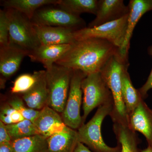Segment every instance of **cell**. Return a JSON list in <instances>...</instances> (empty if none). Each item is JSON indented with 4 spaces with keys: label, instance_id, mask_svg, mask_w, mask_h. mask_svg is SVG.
<instances>
[{
    "label": "cell",
    "instance_id": "ffe728a7",
    "mask_svg": "<svg viewBox=\"0 0 152 152\" xmlns=\"http://www.w3.org/2000/svg\"><path fill=\"white\" fill-rule=\"evenodd\" d=\"M33 123L39 134L46 137L49 131L64 122L61 114L47 106L39 111Z\"/></svg>",
    "mask_w": 152,
    "mask_h": 152
},
{
    "label": "cell",
    "instance_id": "836d02e7",
    "mask_svg": "<svg viewBox=\"0 0 152 152\" xmlns=\"http://www.w3.org/2000/svg\"><path fill=\"white\" fill-rule=\"evenodd\" d=\"M141 152H152V146H148L145 149L142 150Z\"/></svg>",
    "mask_w": 152,
    "mask_h": 152
},
{
    "label": "cell",
    "instance_id": "603a6c76",
    "mask_svg": "<svg viewBox=\"0 0 152 152\" xmlns=\"http://www.w3.org/2000/svg\"><path fill=\"white\" fill-rule=\"evenodd\" d=\"M98 4V0H60L57 5L69 13L80 16L83 13L96 15Z\"/></svg>",
    "mask_w": 152,
    "mask_h": 152
},
{
    "label": "cell",
    "instance_id": "4316f807",
    "mask_svg": "<svg viewBox=\"0 0 152 152\" xmlns=\"http://www.w3.org/2000/svg\"><path fill=\"white\" fill-rule=\"evenodd\" d=\"M9 23L5 10H0V47L9 43Z\"/></svg>",
    "mask_w": 152,
    "mask_h": 152
},
{
    "label": "cell",
    "instance_id": "7c38bea8",
    "mask_svg": "<svg viewBox=\"0 0 152 152\" xmlns=\"http://www.w3.org/2000/svg\"><path fill=\"white\" fill-rule=\"evenodd\" d=\"M127 28L122 46L119 49L120 54L128 58L130 41L133 31L140 19L146 13L152 10V0H131L129 4Z\"/></svg>",
    "mask_w": 152,
    "mask_h": 152
},
{
    "label": "cell",
    "instance_id": "4fadbf2b",
    "mask_svg": "<svg viewBox=\"0 0 152 152\" xmlns=\"http://www.w3.org/2000/svg\"><path fill=\"white\" fill-rule=\"evenodd\" d=\"M36 72L37 80L34 84L27 92L21 95V96L28 107L40 110L48 106L49 91L45 70Z\"/></svg>",
    "mask_w": 152,
    "mask_h": 152
},
{
    "label": "cell",
    "instance_id": "e0dca14e",
    "mask_svg": "<svg viewBox=\"0 0 152 152\" xmlns=\"http://www.w3.org/2000/svg\"><path fill=\"white\" fill-rule=\"evenodd\" d=\"M47 138L48 152H74L80 142L77 131L67 126L61 132Z\"/></svg>",
    "mask_w": 152,
    "mask_h": 152
},
{
    "label": "cell",
    "instance_id": "f1b7e54d",
    "mask_svg": "<svg viewBox=\"0 0 152 152\" xmlns=\"http://www.w3.org/2000/svg\"><path fill=\"white\" fill-rule=\"evenodd\" d=\"M147 50H148V54L152 58V45L150 46L148 48ZM151 89H152V68L146 81L138 89L142 98L144 100L148 97V92Z\"/></svg>",
    "mask_w": 152,
    "mask_h": 152
},
{
    "label": "cell",
    "instance_id": "52a82bcc",
    "mask_svg": "<svg viewBox=\"0 0 152 152\" xmlns=\"http://www.w3.org/2000/svg\"><path fill=\"white\" fill-rule=\"evenodd\" d=\"M31 21L34 25L61 27L77 31L86 27L84 20L61 9L57 5L46 6L36 11Z\"/></svg>",
    "mask_w": 152,
    "mask_h": 152
},
{
    "label": "cell",
    "instance_id": "2e32d148",
    "mask_svg": "<svg viewBox=\"0 0 152 152\" xmlns=\"http://www.w3.org/2000/svg\"><path fill=\"white\" fill-rule=\"evenodd\" d=\"M71 45H41L28 56L32 61L41 63L45 70L48 69L67 51Z\"/></svg>",
    "mask_w": 152,
    "mask_h": 152
},
{
    "label": "cell",
    "instance_id": "5bb4252c",
    "mask_svg": "<svg viewBox=\"0 0 152 152\" xmlns=\"http://www.w3.org/2000/svg\"><path fill=\"white\" fill-rule=\"evenodd\" d=\"M128 124L132 130L143 135L148 145L152 146V110L144 100L128 115Z\"/></svg>",
    "mask_w": 152,
    "mask_h": 152
},
{
    "label": "cell",
    "instance_id": "1f68e13d",
    "mask_svg": "<svg viewBox=\"0 0 152 152\" xmlns=\"http://www.w3.org/2000/svg\"><path fill=\"white\" fill-rule=\"evenodd\" d=\"M0 152H14L12 142L0 144Z\"/></svg>",
    "mask_w": 152,
    "mask_h": 152
},
{
    "label": "cell",
    "instance_id": "5b68a950",
    "mask_svg": "<svg viewBox=\"0 0 152 152\" xmlns=\"http://www.w3.org/2000/svg\"><path fill=\"white\" fill-rule=\"evenodd\" d=\"M45 71L49 91L48 106L61 115L67 100L73 70L54 64Z\"/></svg>",
    "mask_w": 152,
    "mask_h": 152
},
{
    "label": "cell",
    "instance_id": "7a4b0ae2",
    "mask_svg": "<svg viewBox=\"0 0 152 152\" xmlns=\"http://www.w3.org/2000/svg\"><path fill=\"white\" fill-rule=\"evenodd\" d=\"M129 65L128 58L123 57L119 51L109 60L100 72L113 99V108L110 116L113 123L126 126H128V114L122 93V76Z\"/></svg>",
    "mask_w": 152,
    "mask_h": 152
},
{
    "label": "cell",
    "instance_id": "83f0119b",
    "mask_svg": "<svg viewBox=\"0 0 152 152\" xmlns=\"http://www.w3.org/2000/svg\"><path fill=\"white\" fill-rule=\"evenodd\" d=\"M14 110L7 102L2 104L0 110V121L6 125L12 124L11 116Z\"/></svg>",
    "mask_w": 152,
    "mask_h": 152
},
{
    "label": "cell",
    "instance_id": "cb8c5ba5",
    "mask_svg": "<svg viewBox=\"0 0 152 152\" xmlns=\"http://www.w3.org/2000/svg\"><path fill=\"white\" fill-rule=\"evenodd\" d=\"M6 127L12 141L39 134L34 123L27 119L17 124L6 125Z\"/></svg>",
    "mask_w": 152,
    "mask_h": 152
},
{
    "label": "cell",
    "instance_id": "9a60e30c",
    "mask_svg": "<svg viewBox=\"0 0 152 152\" xmlns=\"http://www.w3.org/2000/svg\"><path fill=\"white\" fill-rule=\"evenodd\" d=\"M34 26L41 45H71L76 41L74 36L76 31L72 29L61 27L34 25Z\"/></svg>",
    "mask_w": 152,
    "mask_h": 152
},
{
    "label": "cell",
    "instance_id": "277c9868",
    "mask_svg": "<svg viewBox=\"0 0 152 152\" xmlns=\"http://www.w3.org/2000/svg\"><path fill=\"white\" fill-rule=\"evenodd\" d=\"M9 23V43L16 45L29 52L41 43L31 20L19 11L4 9Z\"/></svg>",
    "mask_w": 152,
    "mask_h": 152
},
{
    "label": "cell",
    "instance_id": "ac0fdd59",
    "mask_svg": "<svg viewBox=\"0 0 152 152\" xmlns=\"http://www.w3.org/2000/svg\"><path fill=\"white\" fill-rule=\"evenodd\" d=\"M113 130L121 146V152H141L138 146L141 140L136 132L128 126L117 123H113Z\"/></svg>",
    "mask_w": 152,
    "mask_h": 152
},
{
    "label": "cell",
    "instance_id": "30bf717a",
    "mask_svg": "<svg viewBox=\"0 0 152 152\" xmlns=\"http://www.w3.org/2000/svg\"><path fill=\"white\" fill-rule=\"evenodd\" d=\"M29 52L16 45L9 43L0 47L1 88L5 87L6 80L18 70L25 57Z\"/></svg>",
    "mask_w": 152,
    "mask_h": 152
},
{
    "label": "cell",
    "instance_id": "9c48e42d",
    "mask_svg": "<svg viewBox=\"0 0 152 152\" xmlns=\"http://www.w3.org/2000/svg\"><path fill=\"white\" fill-rule=\"evenodd\" d=\"M87 75L80 70H73L71 79L69 94L61 117L65 124L69 127L78 129L83 124L80 108L83 91V80Z\"/></svg>",
    "mask_w": 152,
    "mask_h": 152
},
{
    "label": "cell",
    "instance_id": "d4e9b609",
    "mask_svg": "<svg viewBox=\"0 0 152 152\" xmlns=\"http://www.w3.org/2000/svg\"><path fill=\"white\" fill-rule=\"evenodd\" d=\"M7 102L13 108L20 113L25 119L29 120L33 123L39 113L40 110L30 108L26 106L21 96L19 95L12 94Z\"/></svg>",
    "mask_w": 152,
    "mask_h": 152
},
{
    "label": "cell",
    "instance_id": "484cf974",
    "mask_svg": "<svg viewBox=\"0 0 152 152\" xmlns=\"http://www.w3.org/2000/svg\"><path fill=\"white\" fill-rule=\"evenodd\" d=\"M37 80L36 72L33 74H24L17 78L11 88L12 94L22 95L33 86Z\"/></svg>",
    "mask_w": 152,
    "mask_h": 152
},
{
    "label": "cell",
    "instance_id": "7402d4cb",
    "mask_svg": "<svg viewBox=\"0 0 152 152\" xmlns=\"http://www.w3.org/2000/svg\"><path fill=\"white\" fill-rule=\"evenodd\" d=\"M14 152H48L46 137L37 134L12 141Z\"/></svg>",
    "mask_w": 152,
    "mask_h": 152
},
{
    "label": "cell",
    "instance_id": "6da1fadb",
    "mask_svg": "<svg viewBox=\"0 0 152 152\" xmlns=\"http://www.w3.org/2000/svg\"><path fill=\"white\" fill-rule=\"evenodd\" d=\"M119 49L109 41L91 38L77 40L55 64L86 75L99 72Z\"/></svg>",
    "mask_w": 152,
    "mask_h": 152
},
{
    "label": "cell",
    "instance_id": "3957f363",
    "mask_svg": "<svg viewBox=\"0 0 152 152\" xmlns=\"http://www.w3.org/2000/svg\"><path fill=\"white\" fill-rule=\"evenodd\" d=\"M113 106L114 102H111L99 107L93 118L78 129L79 141L94 152H121L119 144L116 147H111L105 143L101 132L103 122L111 113Z\"/></svg>",
    "mask_w": 152,
    "mask_h": 152
},
{
    "label": "cell",
    "instance_id": "ba28073f",
    "mask_svg": "<svg viewBox=\"0 0 152 152\" xmlns=\"http://www.w3.org/2000/svg\"><path fill=\"white\" fill-rule=\"evenodd\" d=\"M128 16L99 26L93 28L86 27L77 30L74 33L75 40L96 38L109 41L120 49L126 37L127 28Z\"/></svg>",
    "mask_w": 152,
    "mask_h": 152
},
{
    "label": "cell",
    "instance_id": "d6986e66",
    "mask_svg": "<svg viewBox=\"0 0 152 152\" xmlns=\"http://www.w3.org/2000/svg\"><path fill=\"white\" fill-rule=\"evenodd\" d=\"M60 0H6L2 1L4 9L19 11L31 20L36 11L45 6L57 5Z\"/></svg>",
    "mask_w": 152,
    "mask_h": 152
},
{
    "label": "cell",
    "instance_id": "4dcf8cb0",
    "mask_svg": "<svg viewBox=\"0 0 152 152\" xmlns=\"http://www.w3.org/2000/svg\"><path fill=\"white\" fill-rule=\"evenodd\" d=\"M25 119V118L22 115V114L16 110H14L11 115V120L12 124H17Z\"/></svg>",
    "mask_w": 152,
    "mask_h": 152
},
{
    "label": "cell",
    "instance_id": "8fae6325",
    "mask_svg": "<svg viewBox=\"0 0 152 152\" xmlns=\"http://www.w3.org/2000/svg\"><path fill=\"white\" fill-rule=\"evenodd\" d=\"M129 6L123 0H99L96 18L87 27H96L119 20L129 14Z\"/></svg>",
    "mask_w": 152,
    "mask_h": 152
},
{
    "label": "cell",
    "instance_id": "d6a6232c",
    "mask_svg": "<svg viewBox=\"0 0 152 152\" xmlns=\"http://www.w3.org/2000/svg\"><path fill=\"white\" fill-rule=\"evenodd\" d=\"M74 152H93L83 144L79 142Z\"/></svg>",
    "mask_w": 152,
    "mask_h": 152
},
{
    "label": "cell",
    "instance_id": "44dd1931",
    "mask_svg": "<svg viewBox=\"0 0 152 152\" xmlns=\"http://www.w3.org/2000/svg\"><path fill=\"white\" fill-rule=\"evenodd\" d=\"M126 68L122 76V93L128 116L143 100L138 89L134 87Z\"/></svg>",
    "mask_w": 152,
    "mask_h": 152
},
{
    "label": "cell",
    "instance_id": "8992f818",
    "mask_svg": "<svg viewBox=\"0 0 152 152\" xmlns=\"http://www.w3.org/2000/svg\"><path fill=\"white\" fill-rule=\"evenodd\" d=\"M81 88L83 94V124L93 110L114 101L111 92L100 72L87 75L82 81Z\"/></svg>",
    "mask_w": 152,
    "mask_h": 152
},
{
    "label": "cell",
    "instance_id": "f546056e",
    "mask_svg": "<svg viewBox=\"0 0 152 152\" xmlns=\"http://www.w3.org/2000/svg\"><path fill=\"white\" fill-rule=\"evenodd\" d=\"M12 142L6 125L0 121V144Z\"/></svg>",
    "mask_w": 152,
    "mask_h": 152
}]
</instances>
